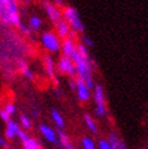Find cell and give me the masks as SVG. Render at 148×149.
<instances>
[{
    "label": "cell",
    "mask_w": 148,
    "mask_h": 149,
    "mask_svg": "<svg viewBox=\"0 0 148 149\" xmlns=\"http://www.w3.org/2000/svg\"><path fill=\"white\" fill-rule=\"evenodd\" d=\"M72 61L74 62L77 69V75L81 80H84V83L86 86L94 90L95 84H94V79H92V74H91V62H90V56L87 54L86 46L84 44H79L77 52L73 55Z\"/></svg>",
    "instance_id": "cell-1"
},
{
    "label": "cell",
    "mask_w": 148,
    "mask_h": 149,
    "mask_svg": "<svg viewBox=\"0 0 148 149\" xmlns=\"http://www.w3.org/2000/svg\"><path fill=\"white\" fill-rule=\"evenodd\" d=\"M0 23L4 26L20 27L21 15L17 1L15 0H0Z\"/></svg>",
    "instance_id": "cell-2"
},
{
    "label": "cell",
    "mask_w": 148,
    "mask_h": 149,
    "mask_svg": "<svg viewBox=\"0 0 148 149\" xmlns=\"http://www.w3.org/2000/svg\"><path fill=\"white\" fill-rule=\"evenodd\" d=\"M62 17L71 26V28L74 32L83 33L85 31V27H84L83 22H81L80 17H79V12H78V10L75 9V7L66 6L63 9V11H62Z\"/></svg>",
    "instance_id": "cell-3"
},
{
    "label": "cell",
    "mask_w": 148,
    "mask_h": 149,
    "mask_svg": "<svg viewBox=\"0 0 148 149\" xmlns=\"http://www.w3.org/2000/svg\"><path fill=\"white\" fill-rule=\"evenodd\" d=\"M43 47L49 52H58L61 50V41L58 35L54 32H44L40 36Z\"/></svg>",
    "instance_id": "cell-4"
},
{
    "label": "cell",
    "mask_w": 148,
    "mask_h": 149,
    "mask_svg": "<svg viewBox=\"0 0 148 149\" xmlns=\"http://www.w3.org/2000/svg\"><path fill=\"white\" fill-rule=\"evenodd\" d=\"M94 98H95V103H96V114L98 116H105L106 115V102H105L103 87L101 85H95Z\"/></svg>",
    "instance_id": "cell-5"
},
{
    "label": "cell",
    "mask_w": 148,
    "mask_h": 149,
    "mask_svg": "<svg viewBox=\"0 0 148 149\" xmlns=\"http://www.w3.org/2000/svg\"><path fill=\"white\" fill-rule=\"evenodd\" d=\"M57 69H58V72H61L63 74H67V75H69L71 79H74V78L77 77L75 65H74V62L72 61V58H69V57L62 56L60 59H58Z\"/></svg>",
    "instance_id": "cell-6"
},
{
    "label": "cell",
    "mask_w": 148,
    "mask_h": 149,
    "mask_svg": "<svg viewBox=\"0 0 148 149\" xmlns=\"http://www.w3.org/2000/svg\"><path fill=\"white\" fill-rule=\"evenodd\" d=\"M39 131L41 133V136L45 138L46 141H49V142L51 143H54L56 144L57 147H60L61 148V144H60V139H58V135H57V132L56 130H54L51 126L46 125V124H41L39 126Z\"/></svg>",
    "instance_id": "cell-7"
},
{
    "label": "cell",
    "mask_w": 148,
    "mask_h": 149,
    "mask_svg": "<svg viewBox=\"0 0 148 149\" xmlns=\"http://www.w3.org/2000/svg\"><path fill=\"white\" fill-rule=\"evenodd\" d=\"M43 7H44V10H45V13L47 15V17L54 22V23H58L62 18V12L61 10L58 9V7L55 5V4H51V3H43Z\"/></svg>",
    "instance_id": "cell-8"
},
{
    "label": "cell",
    "mask_w": 148,
    "mask_h": 149,
    "mask_svg": "<svg viewBox=\"0 0 148 149\" xmlns=\"http://www.w3.org/2000/svg\"><path fill=\"white\" fill-rule=\"evenodd\" d=\"M61 50L63 52V56L72 58L73 55L75 54L78 50V45L75 44V41H74V39L66 38V39H63V41L61 44Z\"/></svg>",
    "instance_id": "cell-9"
},
{
    "label": "cell",
    "mask_w": 148,
    "mask_h": 149,
    "mask_svg": "<svg viewBox=\"0 0 148 149\" xmlns=\"http://www.w3.org/2000/svg\"><path fill=\"white\" fill-rule=\"evenodd\" d=\"M44 68H45V72L47 74V77L54 80V83L56 85H58V80L56 78V70H55V63H54V59L51 56H45L44 57Z\"/></svg>",
    "instance_id": "cell-10"
},
{
    "label": "cell",
    "mask_w": 148,
    "mask_h": 149,
    "mask_svg": "<svg viewBox=\"0 0 148 149\" xmlns=\"http://www.w3.org/2000/svg\"><path fill=\"white\" fill-rule=\"evenodd\" d=\"M77 93L80 101L86 102L90 100V88L86 86V84L84 83V80H81L80 78H78L77 80Z\"/></svg>",
    "instance_id": "cell-11"
},
{
    "label": "cell",
    "mask_w": 148,
    "mask_h": 149,
    "mask_svg": "<svg viewBox=\"0 0 148 149\" xmlns=\"http://www.w3.org/2000/svg\"><path fill=\"white\" fill-rule=\"evenodd\" d=\"M20 131H21V126L16 121L10 120L9 123H6V126H5V138L6 139L16 138Z\"/></svg>",
    "instance_id": "cell-12"
},
{
    "label": "cell",
    "mask_w": 148,
    "mask_h": 149,
    "mask_svg": "<svg viewBox=\"0 0 148 149\" xmlns=\"http://www.w3.org/2000/svg\"><path fill=\"white\" fill-rule=\"evenodd\" d=\"M56 32H57L58 38L66 39V38H69L72 28H71V26L64 19H61L58 23H56Z\"/></svg>",
    "instance_id": "cell-13"
},
{
    "label": "cell",
    "mask_w": 148,
    "mask_h": 149,
    "mask_svg": "<svg viewBox=\"0 0 148 149\" xmlns=\"http://www.w3.org/2000/svg\"><path fill=\"white\" fill-rule=\"evenodd\" d=\"M57 135H58V139H60L61 148H63V149H75V148H74V146L72 144L68 135L63 130H58L57 131Z\"/></svg>",
    "instance_id": "cell-14"
},
{
    "label": "cell",
    "mask_w": 148,
    "mask_h": 149,
    "mask_svg": "<svg viewBox=\"0 0 148 149\" xmlns=\"http://www.w3.org/2000/svg\"><path fill=\"white\" fill-rule=\"evenodd\" d=\"M18 69H20L22 75L26 77L27 79H34V74L24 59H20L18 61Z\"/></svg>",
    "instance_id": "cell-15"
},
{
    "label": "cell",
    "mask_w": 148,
    "mask_h": 149,
    "mask_svg": "<svg viewBox=\"0 0 148 149\" xmlns=\"http://www.w3.org/2000/svg\"><path fill=\"white\" fill-rule=\"evenodd\" d=\"M51 119H52V121L55 123V125L60 130H62L64 127V119H63L62 114L57 109H52V110H51Z\"/></svg>",
    "instance_id": "cell-16"
},
{
    "label": "cell",
    "mask_w": 148,
    "mask_h": 149,
    "mask_svg": "<svg viewBox=\"0 0 148 149\" xmlns=\"http://www.w3.org/2000/svg\"><path fill=\"white\" fill-rule=\"evenodd\" d=\"M41 26H43V21H41V18L39 16H35V15H33V16L29 17L28 27H29L31 31H34V32L39 31V29L41 28Z\"/></svg>",
    "instance_id": "cell-17"
},
{
    "label": "cell",
    "mask_w": 148,
    "mask_h": 149,
    "mask_svg": "<svg viewBox=\"0 0 148 149\" xmlns=\"http://www.w3.org/2000/svg\"><path fill=\"white\" fill-rule=\"evenodd\" d=\"M109 143H110V147H112V149H128L126 146L124 144V142L121 139H119V137L115 136L114 133H112V135L109 136Z\"/></svg>",
    "instance_id": "cell-18"
},
{
    "label": "cell",
    "mask_w": 148,
    "mask_h": 149,
    "mask_svg": "<svg viewBox=\"0 0 148 149\" xmlns=\"http://www.w3.org/2000/svg\"><path fill=\"white\" fill-rule=\"evenodd\" d=\"M23 149H40V143L38 139H35L33 137H29L27 141H24L23 143Z\"/></svg>",
    "instance_id": "cell-19"
},
{
    "label": "cell",
    "mask_w": 148,
    "mask_h": 149,
    "mask_svg": "<svg viewBox=\"0 0 148 149\" xmlns=\"http://www.w3.org/2000/svg\"><path fill=\"white\" fill-rule=\"evenodd\" d=\"M84 120H85V124L89 127V130H90L91 132H94V133H97V125H96V123L94 121V119L90 115L84 114Z\"/></svg>",
    "instance_id": "cell-20"
},
{
    "label": "cell",
    "mask_w": 148,
    "mask_h": 149,
    "mask_svg": "<svg viewBox=\"0 0 148 149\" xmlns=\"http://www.w3.org/2000/svg\"><path fill=\"white\" fill-rule=\"evenodd\" d=\"M20 126H22L23 130L32 129V120L27 115H21L20 116Z\"/></svg>",
    "instance_id": "cell-21"
},
{
    "label": "cell",
    "mask_w": 148,
    "mask_h": 149,
    "mask_svg": "<svg viewBox=\"0 0 148 149\" xmlns=\"http://www.w3.org/2000/svg\"><path fill=\"white\" fill-rule=\"evenodd\" d=\"M81 147H83V149H96L94 139H91L90 137H84L81 139Z\"/></svg>",
    "instance_id": "cell-22"
},
{
    "label": "cell",
    "mask_w": 148,
    "mask_h": 149,
    "mask_svg": "<svg viewBox=\"0 0 148 149\" xmlns=\"http://www.w3.org/2000/svg\"><path fill=\"white\" fill-rule=\"evenodd\" d=\"M4 109H5L11 116H12L15 113H16V106H15L13 103H6L5 107H4Z\"/></svg>",
    "instance_id": "cell-23"
},
{
    "label": "cell",
    "mask_w": 148,
    "mask_h": 149,
    "mask_svg": "<svg viewBox=\"0 0 148 149\" xmlns=\"http://www.w3.org/2000/svg\"><path fill=\"white\" fill-rule=\"evenodd\" d=\"M0 118H1L5 123H9V121L11 120V115H10L9 113H7V111H6L4 108L0 109Z\"/></svg>",
    "instance_id": "cell-24"
},
{
    "label": "cell",
    "mask_w": 148,
    "mask_h": 149,
    "mask_svg": "<svg viewBox=\"0 0 148 149\" xmlns=\"http://www.w3.org/2000/svg\"><path fill=\"white\" fill-rule=\"evenodd\" d=\"M98 148L100 149H112V147H110V143H109L108 139H100Z\"/></svg>",
    "instance_id": "cell-25"
},
{
    "label": "cell",
    "mask_w": 148,
    "mask_h": 149,
    "mask_svg": "<svg viewBox=\"0 0 148 149\" xmlns=\"http://www.w3.org/2000/svg\"><path fill=\"white\" fill-rule=\"evenodd\" d=\"M17 137H18V139L21 141V142H22V143H23V142H24V141H27V139L29 138V135H28V133H27V131H26V130H22V129H21V131L18 132V135H17Z\"/></svg>",
    "instance_id": "cell-26"
},
{
    "label": "cell",
    "mask_w": 148,
    "mask_h": 149,
    "mask_svg": "<svg viewBox=\"0 0 148 149\" xmlns=\"http://www.w3.org/2000/svg\"><path fill=\"white\" fill-rule=\"evenodd\" d=\"M7 146H9V143H7V139L5 138V136L0 135V147L1 148H7Z\"/></svg>",
    "instance_id": "cell-27"
},
{
    "label": "cell",
    "mask_w": 148,
    "mask_h": 149,
    "mask_svg": "<svg viewBox=\"0 0 148 149\" xmlns=\"http://www.w3.org/2000/svg\"><path fill=\"white\" fill-rule=\"evenodd\" d=\"M18 29H20V31L23 33V34H29V33H31V29H29V27H28V26H24V24H21V26L18 27Z\"/></svg>",
    "instance_id": "cell-28"
},
{
    "label": "cell",
    "mask_w": 148,
    "mask_h": 149,
    "mask_svg": "<svg viewBox=\"0 0 148 149\" xmlns=\"http://www.w3.org/2000/svg\"><path fill=\"white\" fill-rule=\"evenodd\" d=\"M83 41L85 42V44H84V45H85V46H86V45H87V46H92V45H94V42H92V40H91L90 38H87V36H86V35H84V36H83Z\"/></svg>",
    "instance_id": "cell-29"
},
{
    "label": "cell",
    "mask_w": 148,
    "mask_h": 149,
    "mask_svg": "<svg viewBox=\"0 0 148 149\" xmlns=\"http://www.w3.org/2000/svg\"><path fill=\"white\" fill-rule=\"evenodd\" d=\"M69 85H71V87L73 88V90H75L77 91V81L74 80V79H71L69 80Z\"/></svg>",
    "instance_id": "cell-30"
},
{
    "label": "cell",
    "mask_w": 148,
    "mask_h": 149,
    "mask_svg": "<svg viewBox=\"0 0 148 149\" xmlns=\"http://www.w3.org/2000/svg\"><path fill=\"white\" fill-rule=\"evenodd\" d=\"M55 93H56V95L58 96V97H61V96H62V93H61V91H60V90H58V88H57V87L55 88Z\"/></svg>",
    "instance_id": "cell-31"
},
{
    "label": "cell",
    "mask_w": 148,
    "mask_h": 149,
    "mask_svg": "<svg viewBox=\"0 0 148 149\" xmlns=\"http://www.w3.org/2000/svg\"><path fill=\"white\" fill-rule=\"evenodd\" d=\"M56 6H63V1H56Z\"/></svg>",
    "instance_id": "cell-32"
},
{
    "label": "cell",
    "mask_w": 148,
    "mask_h": 149,
    "mask_svg": "<svg viewBox=\"0 0 148 149\" xmlns=\"http://www.w3.org/2000/svg\"><path fill=\"white\" fill-rule=\"evenodd\" d=\"M40 149H44V148H40Z\"/></svg>",
    "instance_id": "cell-33"
}]
</instances>
